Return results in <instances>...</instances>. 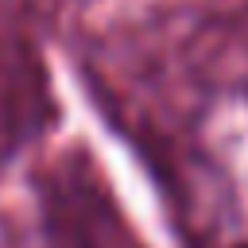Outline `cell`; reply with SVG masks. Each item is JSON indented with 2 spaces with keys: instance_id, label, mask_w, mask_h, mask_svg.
<instances>
[]
</instances>
